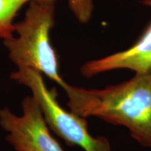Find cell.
<instances>
[{
  "label": "cell",
  "mask_w": 151,
  "mask_h": 151,
  "mask_svg": "<svg viewBox=\"0 0 151 151\" xmlns=\"http://www.w3.org/2000/svg\"><path fill=\"white\" fill-rule=\"evenodd\" d=\"M67 107L82 118L96 117L124 126L132 138L151 149V71L103 89H86L67 82L62 87Z\"/></svg>",
  "instance_id": "6da1fadb"
},
{
  "label": "cell",
  "mask_w": 151,
  "mask_h": 151,
  "mask_svg": "<svg viewBox=\"0 0 151 151\" xmlns=\"http://www.w3.org/2000/svg\"><path fill=\"white\" fill-rule=\"evenodd\" d=\"M10 78L31 91L49 129L67 145L77 146L84 151H113L108 138L94 137L90 134L85 118L60 106L56 88L49 89L41 73L29 68H17L11 73Z\"/></svg>",
  "instance_id": "3957f363"
},
{
  "label": "cell",
  "mask_w": 151,
  "mask_h": 151,
  "mask_svg": "<svg viewBox=\"0 0 151 151\" xmlns=\"http://www.w3.org/2000/svg\"><path fill=\"white\" fill-rule=\"evenodd\" d=\"M68 5L76 19L82 24H88L94 11L93 0H68Z\"/></svg>",
  "instance_id": "52a82bcc"
},
{
  "label": "cell",
  "mask_w": 151,
  "mask_h": 151,
  "mask_svg": "<svg viewBox=\"0 0 151 151\" xmlns=\"http://www.w3.org/2000/svg\"><path fill=\"white\" fill-rule=\"evenodd\" d=\"M141 4L151 7V0H143ZM118 69H127L135 73L151 71V22L129 48L89 60L81 65L80 71L85 77L90 78Z\"/></svg>",
  "instance_id": "5b68a950"
},
{
  "label": "cell",
  "mask_w": 151,
  "mask_h": 151,
  "mask_svg": "<svg viewBox=\"0 0 151 151\" xmlns=\"http://www.w3.org/2000/svg\"><path fill=\"white\" fill-rule=\"evenodd\" d=\"M55 24V3L31 2L24 18L15 23L14 35L4 40V45L17 68L36 70L63 87L66 82L60 76L58 56L50 38Z\"/></svg>",
  "instance_id": "7a4b0ae2"
},
{
  "label": "cell",
  "mask_w": 151,
  "mask_h": 151,
  "mask_svg": "<svg viewBox=\"0 0 151 151\" xmlns=\"http://www.w3.org/2000/svg\"><path fill=\"white\" fill-rule=\"evenodd\" d=\"M58 0H0V39L4 40L14 35V19L19 11L31 2L55 3Z\"/></svg>",
  "instance_id": "8992f818"
},
{
  "label": "cell",
  "mask_w": 151,
  "mask_h": 151,
  "mask_svg": "<svg viewBox=\"0 0 151 151\" xmlns=\"http://www.w3.org/2000/svg\"><path fill=\"white\" fill-rule=\"evenodd\" d=\"M20 116L8 107L0 109V126L16 151H64L50 133L35 98L24 97Z\"/></svg>",
  "instance_id": "277c9868"
}]
</instances>
